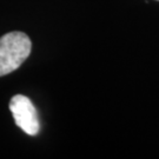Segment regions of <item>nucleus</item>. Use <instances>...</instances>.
<instances>
[{"mask_svg":"<svg viewBox=\"0 0 159 159\" xmlns=\"http://www.w3.org/2000/svg\"><path fill=\"white\" fill-rule=\"evenodd\" d=\"M32 43L24 32H10L0 38V77L16 71L29 58Z\"/></svg>","mask_w":159,"mask_h":159,"instance_id":"f257e3e1","label":"nucleus"},{"mask_svg":"<svg viewBox=\"0 0 159 159\" xmlns=\"http://www.w3.org/2000/svg\"><path fill=\"white\" fill-rule=\"evenodd\" d=\"M14 121L29 136H37L40 131V121L38 112L31 99L21 94L12 97L10 102Z\"/></svg>","mask_w":159,"mask_h":159,"instance_id":"f03ea898","label":"nucleus"}]
</instances>
